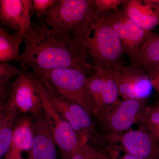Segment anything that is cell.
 I'll list each match as a JSON object with an SVG mask.
<instances>
[{
	"instance_id": "d4e9b609",
	"label": "cell",
	"mask_w": 159,
	"mask_h": 159,
	"mask_svg": "<svg viewBox=\"0 0 159 159\" xmlns=\"http://www.w3.org/2000/svg\"><path fill=\"white\" fill-rule=\"evenodd\" d=\"M11 79L8 77H0V100H6L9 97L11 86Z\"/></svg>"
},
{
	"instance_id": "d6986e66",
	"label": "cell",
	"mask_w": 159,
	"mask_h": 159,
	"mask_svg": "<svg viewBox=\"0 0 159 159\" xmlns=\"http://www.w3.org/2000/svg\"><path fill=\"white\" fill-rule=\"evenodd\" d=\"M6 105L9 108V113L0 129V159L6 155L10 147L13 125L17 115L18 111L11 102L7 100Z\"/></svg>"
},
{
	"instance_id": "ba28073f",
	"label": "cell",
	"mask_w": 159,
	"mask_h": 159,
	"mask_svg": "<svg viewBox=\"0 0 159 159\" xmlns=\"http://www.w3.org/2000/svg\"><path fill=\"white\" fill-rule=\"evenodd\" d=\"M113 74L122 100H145L152 93L150 78L142 69L119 62L113 67Z\"/></svg>"
},
{
	"instance_id": "9c48e42d",
	"label": "cell",
	"mask_w": 159,
	"mask_h": 159,
	"mask_svg": "<svg viewBox=\"0 0 159 159\" xmlns=\"http://www.w3.org/2000/svg\"><path fill=\"white\" fill-rule=\"evenodd\" d=\"M8 100L23 114L34 115L42 111L41 99L33 75L22 71L11 84Z\"/></svg>"
},
{
	"instance_id": "44dd1931",
	"label": "cell",
	"mask_w": 159,
	"mask_h": 159,
	"mask_svg": "<svg viewBox=\"0 0 159 159\" xmlns=\"http://www.w3.org/2000/svg\"><path fill=\"white\" fill-rule=\"evenodd\" d=\"M139 122L146 125L151 133L159 139V105L153 107H148L145 105L140 115Z\"/></svg>"
},
{
	"instance_id": "9a60e30c",
	"label": "cell",
	"mask_w": 159,
	"mask_h": 159,
	"mask_svg": "<svg viewBox=\"0 0 159 159\" xmlns=\"http://www.w3.org/2000/svg\"><path fill=\"white\" fill-rule=\"evenodd\" d=\"M123 10L141 29L150 31L159 23V1L127 0Z\"/></svg>"
},
{
	"instance_id": "e0dca14e",
	"label": "cell",
	"mask_w": 159,
	"mask_h": 159,
	"mask_svg": "<svg viewBox=\"0 0 159 159\" xmlns=\"http://www.w3.org/2000/svg\"><path fill=\"white\" fill-rule=\"evenodd\" d=\"M22 38L17 34H11L4 31L0 32V62L17 60Z\"/></svg>"
},
{
	"instance_id": "4fadbf2b",
	"label": "cell",
	"mask_w": 159,
	"mask_h": 159,
	"mask_svg": "<svg viewBox=\"0 0 159 159\" xmlns=\"http://www.w3.org/2000/svg\"><path fill=\"white\" fill-rule=\"evenodd\" d=\"M119 137L117 140L127 153L148 159H159V139L150 132L143 129L131 130Z\"/></svg>"
},
{
	"instance_id": "7402d4cb",
	"label": "cell",
	"mask_w": 159,
	"mask_h": 159,
	"mask_svg": "<svg viewBox=\"0 0 159 159\" xmlns=\"http://www.w3.org/2000/svg\"><path fill=\"white\" fill-rule=\"evenodd\" d=\"M127 0H94V9L97 17L104 13L116 10L118 6Z\"/></svg>"
},
{
	"instance_id": "5bb4252c",
	"label": "cell",
	"mask_w": 159,
	"mask_h": 159,
	"mask_svg": "<svg viewBox=\"0 0 159 159\" xmlns=\"http://www.w3.org/2000/svg\"><path fill=\"white\" fill-rule=\"evenodd\" d=\"M129 58L130 66L142 69L150 79L159 75V34L151 31Z\"/></svg>"
},
{
	"instance_id": "ac0fdd59",
	"label": "cell",
	"mask_w": 159,
	"mask_h": 159,
	"mask_svg": "<svg viewBox=\"0 0 159 159\" xmlns=\"http://www.w3.org/2000/svg\"><path fill=\"white\" fill-rule=\"evenodd\" d=\"M106 70H96L90 77H86L85 84L93 101L95 115L103 108L102 90L105 77Z\"/></svg>"
},
{
	"instance_id": "4316f807",
	"label": "cell",
	"mask_w": 159,
	"mask_h": 159,
	"mask_svg": "<svg viewBox=\"0 0 159 159\" xmlns=\"http://www.w3.org/2000/svg\"><path fill=\"white\" fill-rule=\"evenodd\" d=\"M122 159H148L142 157L136 156L127 153L122 157Z\"/></svg>"
},
{
	"instance_id": "277c9868",
	"label": "cell",
	"mask_w": 159,
	"mask_h": 159,
	"mask_svg": "<svg viewBox=\"0 0 159 159\" xmlns=\"http://www.w3.org/2000/svg\"><path fill=\"white\" fill-rule=\"evenodd\" d=\"M94 35L86 47L94 60L95 70H106L113 67L123 54L122 43L110 25L106 13L97 17L93 26Z\"/></svg>"
},
{
	"instance_id": "7c38bea8",
	"label": "cell",
	"mask_w": 159,
	"mask_h": 159,
	"mask_svg": "<svg viewBox=\"0 0 159 159\" xmlns=\"http://www.w3.org/2000/svg\"><path fill=\"white\" fill-rule=\"evenodd\" d=\"M34 139L30 159H57L56 145L43 110L32 115Z\"/></svg>"
},
{
	"instance_id": "603a6c76",
	"label": "cell",
	"mask_w": 159,
	"mask_h": 159,
	"mask_svg": "<svg viewBox=\"0 0 159 159\" xmlns=\"http://www.w3.org/2000/svg\"><path fill=\"white\" fill-rule=\"evenodd\" d=\"M55 0H32L33 12L39 17H44Z\"/></svg>"
},
{
	"instance_id": "5b68a950",
	"label": "cell",
	"mask_w": 159,
	"mask_h": 159,
	"mask_svg": "<svg viewBox=\"0 0 159 159\" xmlns=\"http://www.w3.org/2000/svg\"><path fill=\"white\" fill-rule=\"evenodd\" d=\"M41 99L42 110L62 159H70L73 154L84 143L68 122L63 119L49 102L42 83L33 75Z\"/></svg>"
},
{
	"instance_id": "6da1fadb",
	"label": "cell",
	"mask_w": 159,
	"mask_h": 159,
	"mask_svg": "<svg viewBox=\"0 0 159 159\" xmlns=\"http://www.w3.org/2000/svg\"><path fill=\"white\" fill-rule=\"evenodd\" d=\"M25 48L17 61L34 72L72 68L84 72L95 70L88 63L70 35L45 24L32 26L22 38Z\"/></svg>"
},
{
	"instance_id": "484cf974",
	"label": "cell",
	"mask_w": 159,
	"mask_h": 159,
	"mask_svg": "<svg viewBox=\"0 0 159 159\" xmlns=\"http://www.w3.org/2000/svg\"><path fill=\"white\" fill-rule=\"evenodd\" d=\"M6 100H0V129L6 121L8 113L9 108L6 105Z\"/></svg>"
},
{
	"instance_id": "8fae6325",
	"label": "cell",
	"mask_w": 159,
	"mask_h": 159,
	"mask_svg": "<svg viewBox=\"0 0 159 159\" xmlns=\"http://www.w3.org/2000/svg\"><path fill=\"white\" fill-rule=\"evenodd\" d=\"M33 13L32 0H0V21L21 38L32 27Z\"/></svg>"
},
{
	"instance_id": "8992f818",
	"label": "cell",
	"mask_w": 159,
	"mask_h": 159,
	"mask_svg": "<svg viewBox=\"0 0 159 159\" xmlns=\"http://www.w3.org/2000/svg\"><path fill=\"white\" fill-rule=\"evenodd\" d=\"M39 79L43 83L47 97L52 107L68 122L81 141L87 143L92 136L96 134L92 117L77 102L61 96L47 81Z\"/></svg>"
},
{
	"instance_id": "7a4b0ae2",
	"label": "cell",
	"mask_w": 159,
	"mask_h": 159,
	"mask_svg": "<svg viewBox=\"0 0 159 159\" xmlns=\"http://www.w3.org/2000/svg\"><path fill=\"white\" fill-rule=\"evenodd\" d=\"M44 17L51 29L70 35L85 59L86 47L98 17L94 0H55Z\"/></svg>"
},
{
	"instance_id": "cb8c5ba5",
	"label": "cell",
	"mask_w": 159,
	"mask_h": 159,
	"mask_svg": "<svg viewBox=\"0 0 159 159\" xmlns=\"http://www.w3.org/2000/svg\"><path fill=\"white\" fill-rule=\"evenodd\" d=\"M21 71L17 67L8 63L0 62V77H8L11 79L17 77Z\"/></svg>"
},
{
	"instance_id": "52a82bcc",
	"label": "cell",
	"mask_w": 159,
	"mask_h": 159,
	"mask_svg": "<svg viewBox=\"0 0 159 159\" xmlns=\"http://www.w3.org/2000/svg\"><path fill=\"white\" fill-rule=\"evenodd\" d=\"M145 106V100H121L115 106L106 107L95 115L106 130L119 134L128 130L139 118Z\"/></svg>"
},
{
	"instance_id": "ffe728a7",
	"label": "cell",
	"mask_w": 159,
	"mask_h": 159,
	"mask_svg": "<svg viewBox=\"0 0 159 159\" xmlns=\"http://www.w3.org/2000/svg\"><path fill=\"white\" fill-rule=\"evenodd\" d=\"M119 97V89L113 77V68L106 70L102 90V109L118 104L121 101Z\"/></svg>"
},
{
	"instance_id": "3957f363",
	"label": "cell",
	"mask_w": 159,
	"mask_h": 159,
	"mask_svg": "<svg viewBox=\"0 0 159 159\" xmlns=\"http://www.w3.org/2000/svg\"><path fill=\"white\" fill-rule=\"evenodd\" d=\"M34 75L47 81L61 96L82 107L95 117L93 101L85 84L86 72L77 69L63 68L34 72Z\"/></svg>"
},
{
	"instance_id": "30bf717a",
	"label": "cell",
	"mask_w": 159,
	"mask_h": 159,
	"mask_svg": "<svg viewBox=\"0 0 159 159\" xmlns=\"http://www.w3.org/2000/svg\"><path fill=\"white\" fill-rule=\"evenodd\" d=\"M110 25L120 39L123 54L129 57L145 41L151 31H146L137 25L123 10H113L106 13Z\"/></svg>"
},
{
	"instance_id": "2e32d148",
	"label": "cell",
	"mask_w": 159,
	"mask_h": 159,
	"mask_svg": "<svg viewBox=\"0 0 159 159\" xmlns=\"http://www.w3.org/2000/svg\"><path fill=\"white\" fill-rule=\"evenodd\" d=\"M34 139L32 116H24L15 122L11 144L4 159H26L23 152H29Z\"/></svg>"
},
{
	"instance_id": "83f0119b",
	"label": "cell",
	"mask_w": 159,
	"mask_h": 159,
	"mask_svg": "<svg viewBox=\"0 0 159 159\" xmlns=\"http://www.w3.org/2000/svg\"><path fill=\"white\" fill-rule=\"evenodd\" d=\"M5 31V30L0 26V32H2V31Z\"/></svg>"
}]
</instances>
